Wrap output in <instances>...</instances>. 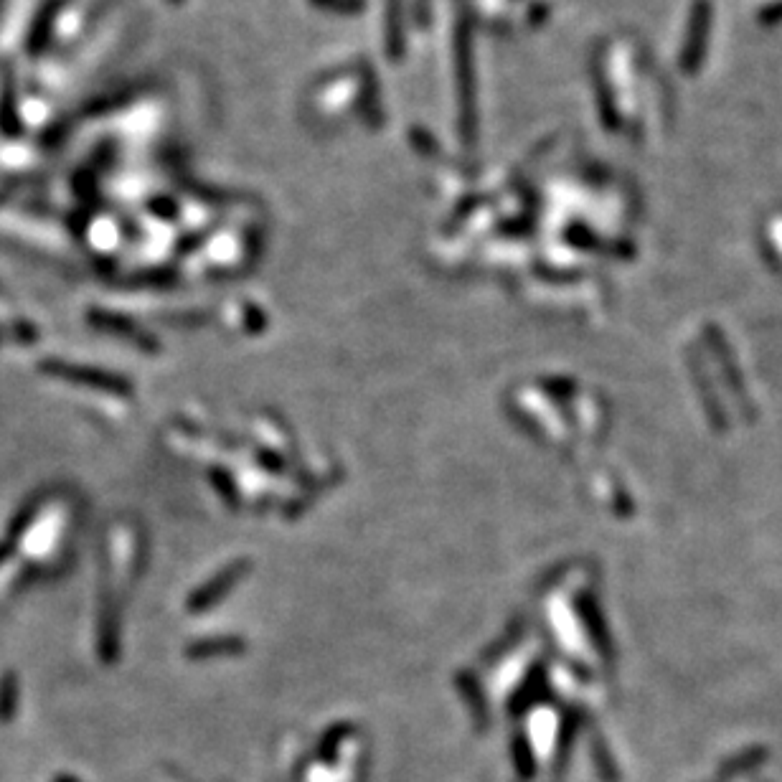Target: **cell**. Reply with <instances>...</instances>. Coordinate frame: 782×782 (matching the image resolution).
I'll return each instance as SVG.
<instances>
[{
    "label": "cell",
    "mask_w": 782,
    "mask_h": 782,
    "mask_svg": "<svg viewBox=\"0 0 782 782\" xmlns=\"http://www.w3.org/2000/svg\"><path fill=\"white\" fill-rule=\"evenodd\" d=\"M3 105H0V125H3V133L8 135H18L21 133V122H18V115H16V102H13V84H11V77H8V82L3 84Z\"/></svg>",
    "instance_id": "1"
}]
</instances>
